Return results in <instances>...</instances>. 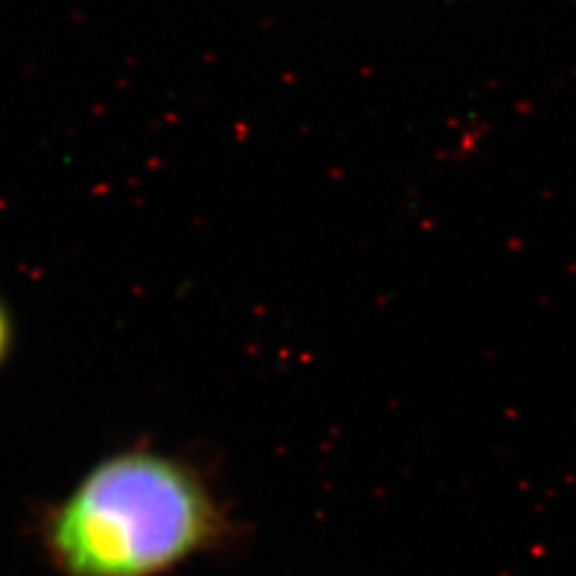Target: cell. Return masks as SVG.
I'll list each match as a JSON object with an SVG mask.
<instances>
[{
  "label": "cell",
  "instance_id": "obj_1",
  "mask_svg": "<svg viewBox=\"0 0 576 576\" xmlns=\"http://www.w3.org/2000/svg\"><path fill=\"white\" fill-rule=\"evenodd\" d=\"M229 515L192 463L152 448L99 461L45 523L62 576H163L227 542Z\"/></svg>",
  "mask_w": 576,
  "mask_h": 576
},
{
  "label": "cell",
  "instance_id": "obj_2",
  "mask_svg": "<svg viewBox=\"0 0 576 576\" xmlns=\"http://www.w3.org/2000/svg\"><path fill=\"white\" fill-rule=\"evenodd\" d=\"M11 344H13V323L7 306L0 301V365L7 361Z\"/></svg>",
  "mask_w": 576,
  "mask_h": 576
}]
</instances>
